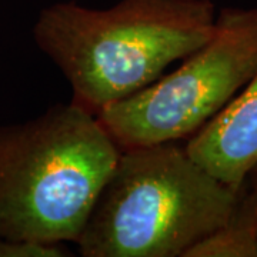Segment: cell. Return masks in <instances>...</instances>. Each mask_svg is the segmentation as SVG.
<instances>
[{"mask_svg":"<svg viewBox=\"0 0 257 257\" xmlns=\"http://www.w3.org/2000/svg\"><path fill=\"white\" fill-rule=\"evenodd\" d=\"M211 0H120L106 9L57 2L40 10L33 39L72 87V100L97 114L156 82L206 45Z\"/></svg>","mask_w":257,"mask_h":257,"instance_id":"1","label":"cell"},{"mask_svg":"<svg viewBox=\"0 0 257 257\" xmlns=\"http://www.w3.org/2000/svg\"><path fill=\"white\" fill-rule=\"evenodd\" d=\"M257 73V6L223 8L211 39L175 72L96 116L120 150L190 138Z\"/></svg>","mask_w":257,"mask_h":257,"instance_id":"4","label":"cell"},{"mask_svg":"<svg viewBox=\"0 0 257 257\" xmlns=\"http://www.w3.org/2000/svg\"><path fill=\"white\" fill-rule=\"evenodd\" d=\"M246 182H247V183L250 184L251 187H254V189L257 190V165H256V167L251 170V173L248 175V177L246 179Z\"/></svg>","mask_w":257,"mask_h":257,"instance_id":"8","label":"cell"},{"mask_svg":"<svg viewBox=\"0 0 257 257\" xmlns=\"http://www.w3.org/2000/svg\"><path fill=\"white\" fill-rule=\"evenodd\" d=\"M119 155L97 116L73 100L0 126V236L76 243Z\"/></svg>","mask_w":257,"mask_h":257,"instance_id":"2","label":"cell"},{"mask_svg":"<svg viewBox=\"0 0 257 257\" xmlns=\"http://www.w3.org/2000/svg\"><path fill=\"white\" fill-rule=\"evenodd\" d=\"M69 248L60 244H40L15 241L0 236V257H67Z\"/></svg>","mask_w":257,"mask_h":257,"instance_id":"7","label":"cell"},{"mask_svg":"<svg viewBox=\"0 0 257 257\" xmlns=\"http://www.w3.org/2000/svg\"><path fill=\"white\" fill-rule=\"evenodd\" d=\"M240 187L211 176L177 142L123 149L76 240L77 251L184 257L226 223Z\"/></svg>","mask_w":257,"mask_h":257,"instance_id":"3","label":"cell"},{"mask_svg":"<svg viewBox=\"0 0 257 257\" xmlns=\"http://www.w3.org/2000/svg\"><path fill=\"white\" fill-rule=\"evenodd\" d=\"M184 257H257V190L241 184L226 223L196 243Z\"/></svg>","mask_w":257,"mask_h":257,"instance_id":"6","label":"cell"},{"mask_svg":"<svg viewBox=\"0 0 257 257\" xmlns=\"http://www.w3.org/2000/svg\"><path fill=\"white\" fill-rule=\"evenodd\" d=\"M211 176L240 187L257 165V73L186 145Z\"/></svg>","mask_w":257,"mask_h":257,"instance_id":"5","label":"cell"}]
</instances>
